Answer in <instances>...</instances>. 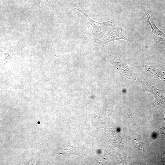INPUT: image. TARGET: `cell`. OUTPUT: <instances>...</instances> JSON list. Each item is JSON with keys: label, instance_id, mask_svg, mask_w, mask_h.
<instances>
[{"label": "cell", "instance_id": "5b68a950", "mask_svg": "<svg viewBox=\"0 0 165 165\" xmlns=\"http://www.w3.org/2000/svg\"><path fill=\"white\" fill-rule=\"evenodd\" d=\"M146 84L141 82L143 90L145 92L153 94L155 97V103L152 108L156 106H160L165 108V94L163 90L157 88L155 86H152L144 78Z\"/></svg>", "mask_w": 165, "mask_h": 165}, {"label": "cell", "instance_id": "3957f363", "mask_svg": "<svg viewBox=\"0 0 165 165\" xmlns=\"http://www.w3.org/2000/svg\"><path fill=\"white\" fill-rule=\"evenodd\" d=\"M123 24H121L119 27H111L108 32L104 36L103 38L96 42L100 46L102 50L105 45L112 41L123 39L131 43V41L123 36L122 33Z\"/></svg>", "mask_w": 165, "mask_h": 165}, {"label": "cell", "instance_id": "6da1fadb", "mask_svg": "<svg viewBox=\"0 0 165 165\" xmlns=\"http://www.w3.org/2000/svg\"><path fill=\"white\" fill-rule=\"evenodd\" d=\"M75 9L80 11L86 17L89 21L90 24L93 27L92 31L87 38H95L97 41L100 39L106 34L107 30L111 27L113 26L112 23L114 21L115 19L105 22H97L90 17L81 8L77 7Z\"/></svg>", "mask_w": 165, "mask_h": 165}, {"label": "cell", "instance_id": "7a4b0ae2", "mask_svg": "<svg viewBox=\"0 0 165 165\" xmlns=\"http://www.w3.org/2000/svg\"><path fill=\"white\" fill-rule=\"evenodd\" d=\"M141 8L145 13L147 18V22L151 27L152 32L148 40L150 43L163 45L165 48V34L158 28L154 23L152 15L149 9L143 6Z\"/></svg>", "mask_w": 165, "mask_h": 165}, {"label": "cell", "instance_id": "277c9868", "mask_svg": "<svg viewBox=\"0 0 165 165\" xmlns=\"http://www.w3.org/2000/svg\"><path fill=\"white\" fill-rule=\"evenodd\" d=\"M107 59L115 70L123 75L128 79L135 80L137 78L130 68L123 61L108 54Z\"/></svg>", "mask_w": 165, "mask_h": 165}]
</instances>
